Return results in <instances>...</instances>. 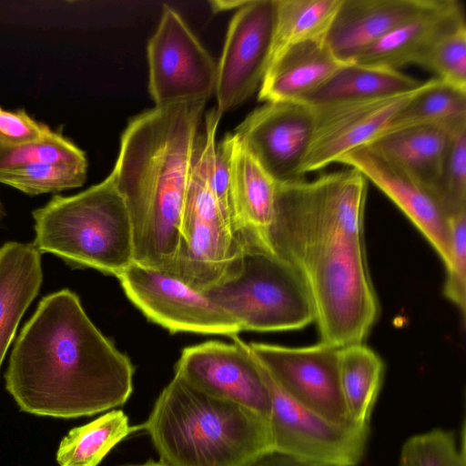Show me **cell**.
I'll use <instances>...</instances> for the list:
<instances>
[{
  "label": "cell",
  "instance_id": "1",
  "mask_svg": "<svg viewBox=\"0 0 466 466\" xmlns=\"http://www.w3.org/2000/svg\"><path fill=\"white\" fill-rule=\"evenodd\" d=\"M368 180L349 167L278 184L268 243L305 285L320 342L363 343L380 313L365 242Z\"/></svg>",
  "mask_w": 466,
  "mask_h": 466
},
{
  "label": "cell",
  "instance_id": "2",
  "mask_svg": "<svg viewBox=\"0 0 466 466\" xmlns=\"http://www.w3.org/2000/svg\"><path fill=\"white\" fill-rule=\"evenodd\" d=\"M135 369L69 289L44 297L25 324L5 373L21 411L72 419L123 406Z\"/></svg>",
  "mask_w": 466,
  "mask_h": 466
},
{
  "label": "cell",
  "instance_id": "3",
  "mask_svg": "<svg viewBox=\"0 0 466 466\" xmlns=\"http://www.w3.org/2000/svg\"><path fill=\"white\" fill-rule=\"evenodd\" d=\"M207 100L155 106L125 128L109 174L127 206L134 262L171 273Z\"/></svg>",
  "mask_w": 466,
  "mask_h": 466
},
{
  "label": "cell",
  "instance_id": "4",
  "mask_svg": "<svg viewBox=\"0 0 466 466\" xmlns=\"http://www.w3.org/2000/svg\"><path fill=\"white\" fill-rule=\"evenodd\" d=\"M138 426L167 466H251L273 452L267 420L175 375Z\"/></svg>",
  "mask_w": 466,
  "mask_h": 466
},
{
  "label": "cell",
  "instance_id": "5",
  "mask_svg": "<svg viewBox=\"0 0 466 466\" xmlns=\"http://www.w3.org/2000/svg\"><path fill=\"white\" fill-rule=\"evenodd\" d=\"M33 218L40 253L115 277L134 263L129 214L110 175L76 195L53 197Z\"/></svg>",
  "mask_w": 466,
  "mask_h": 466
},
{
  "label": "cell",
  "instance_id": "6",
  "mask_svg": "<svg viewBox=\"0 0 466 466\" xmlns=\"http://www.w3.org/2000/svg\"><path fill=\"white\" fill-rule=\"evenodd\" d=\"M221 115L213 108L197 138L184 207L180 244L173 274L190 287L206 291L241 270L245 247L209 184V169Z\"/></svg>",
  "mask_w": 466,
  "mask_h": 466
},
{
  "label": "cell",
  "instance_id": "7",
  "mask_svg": "<svg viewBox=\"0 0 466 466\" xmlns=\"http://www.w3.org/2000/svg\"><path fill=\"white\" fill-rule=\"evenodd\" d=\"M204 292L239 323L241 330L300 329L315 319L302 280L285 261L268 251H246L235 278Z\"/></svg>",
  "mask_w": 466,
  "mask_h": 466
},
{
  "label": "cell",
  "instance_id": "8",
  "mask_svg": "<svg viewBox=\"0 0 466 466\" xmlns=\"http://www.w3.org/2000/svg\"><path fill=\"white\" fill-rule=\"evenodd\" d=\"M258 365L271 398L268 427L273 452L327 466H355L360 461L369 427L320 417L288 396Z\"/></svg>",
  "mask_w": 466,
  "mask_h": 466
},
{
  "label": "cell",
  "instance_id": "9",
  "mask_svg": "<svg viewBox=\"0 0 466 466\" xmlns=\"http://www.w3.org/2000/svg\"><path fill=\"white\" fill-rule=\"evenodd\" d=\"M128 299L151 321L171 332L226 335L239 323L204 291L177 276L131 264L116 277Z\"/></svg>",
  "mask_w": 466,
  "mask_h": 466
},
{
  "label": "cell",
  "instance_id": "10",
  "mask_svg": "<svg viewBox=\"0 0 466 466\" xmlns=\"http://www.w3.org/2000/svg\"><path fill=\"white\" fill-rule=\"evenodd\" d=\"M147 52L148 90L156 106L208 101L215 93L217 64L172 7L164 5Z\"/></svg>",
  "mask_w": 466,
  "mask_h": 466
},
{
  "label": "cell",
  "instance_id": "11",
  "mask_svg": "<svg viewBox=\"0 0 466 466\" xmlns=\"http://www.w3.org/2000/svg\"><path fill=\"white\" fill-rule=\"evenodd\" d=\"M248 345L288 396L331 422L353 425L340 388L339 348L320 341L305 347L264 342Z\"/></svg>",
  "mask_w": 466,
  "mask_h": 466
},
{
  "label": "cell",
  "instance_id": "12",
  "mask_svg": "<svg viewBox=\"0 0 466 466\" xmlns=\"http://www.w3.org/2000/svg\"><path fill=\"white\" fill-rule=\"evenodd\" d=\"M206 341L182 350L174 372L194 389L243 406L268 421L270 393L248 343Z\"/></svg>",
  "mask_w": 466,
  "mask_h": 466
},
{
  "label": "cell",
  "instance_id": "13",
  "mask_svg": "<svg viewBox=\"0 0 466 466\" xmlns=\"http://www.w3.org/2000/svg\"><path fill=\"white\" fill-rule=\"evenodd\" d=\"M275 13V0H249L232 17L217 64L215 108L220 115L260 87L270 60Z\"/></svg>",
  "mask_w": 466,
  "mask_h": 466
},
{
  "label": "cell",
  "instance_id": "14",
  "mask_svg": "<svg viewBox=\"0 0 466 466\" xmlns=\"http://www.w3.org/2000/svg\"><path fill=\"white\" fill-rule=\"evenodd\" d=\"M422 85L410 92L394 96L311 106L314 127L301 173L305 176L320 170L337 163L350 151L368 145L386 130Z\"/></svg>",
  "mask_w": 466,
  "mask_h": 466
},
{
  "label": "cell",
  "instance_id": "15",
  "mask_svg": "<svg viewBox=\"0 0 466 466\" xmlns=\"http://www.w3.org/2000/svg\"><path fill=\"white\" fill-rule=\"evenodd\" d=\"M314 127L311 106L300 101L266 102L234 133L241 146L278 183L305 178L301 166Z\"/></svg>",
  "mask_w": 466,
  "mask_h": 466
},
{
  "label": "cell",
  "instance_id": "16",
  "mask_svg": "<svg viewBox=\"0 0 466 466\" xmlns=\"http://www.w3.org/2000/svg\"><path fill=\"white\" fill-rule=\"evenodd\" d=\"M337 163L360 171L410 219L432 246L446 267L451 257L449 219L420 184L367 147L341 157Z\"/></svg>",
  "mask_w": 466,
  "mask_h": 466
},
{
  "label": "cell",
  "instance_id": "17",
  "mask_svg": "<svg viewBox=\"0 0 466 466\" xmlns=\"http://www.w3.org/2000/svg\"><path fill=\"white\" fill-rule=\"evenodd\" d=\"M465 26V9L460 0H434L427 9L390 32L353 62L399 71L409 65L420 66L437 44Z\"/></svg>",
  "mask_w": 466,
  "mask_h": 466
},
{
  "label": "cell",
  "instance_id": "18",
  "mask_svg": "<svg viewBox=\"0 0 466 466\" xmlns=\"http://www.w3.org/2000/svg\"><path fill=\"white\" fill-rule=\"evenodd\" d=\"M434 0H341L325 42L344 63L353 62Z\"/></svg>",
  "mask_w": 466,
  "mask_h": 466
},
{
  "label": "cell",
  "instance_id": "19",
  "mask_svg": "<svg viewBox=\"0 0 466 466\" xmlns=\"http://www.w3.org/2000/svg\"><path fill=\"white\" fill-rule=\"evenodd\" d=\"M230 187L235 227L245 250L271 252L268 235L274 218L278 183L237 137Z\"/></svg>",
  "mask_w": 466,
  "mask_h": 466
},
{
  "label": "cell",
  "instance_id": "20",
  "mask_svg": "<svg viewBox=\"0 0 466 466\" xmlns=\"http://www.w3.org/2000/svg\"><path fill=\"white\" fill-rule=\"evenodd\" d=\"M346 64L332 54L325 40L290 46L268 66L258 99L264 103L300 101Z\"/></svg>",
  "mask_w": 466,
  "mask_h": 466
},
{
  "label": "cell",
  "instance_id": "21",
  "mask_svg": "<svg viewBox=\"0 0 466 466\" xmlns=\"http://www.w3.org/2000/svg\"><path fill=\"white\" fill-rule=\"evenodd\" d=\"M452 129L441 125L409 127L383 133L364 147L402 170L433 198Z\"/></svg>",
  "mask_w": 466,
  "mask_h": 466
},
{
  "label": "cell",
  "instance_id": "22",
  "mask_svg": "<svg viewBox=\"0 0 466 466\" xmlns=\"http://www.w3.org/2000/svg\"><path fill=\"white\" fill-rule=\"evenodd\" d=\"M42 281L41 253L33 243L9 241L0 248V370Z\"/></svg>",
  "mask_w": 466,
  "mask_h": 466
},
{
  "label": "cell",
  "instance_id": "23",
  "mask_svg": "<svg viewBox=\"0 0 466 466\" xmlns=\"http://www.w3.org/2000/svg\"><path fill=\"white\" fill-rule=\"evenodd\" d=\"M422 83L399 70L350 62L341 66L300 102L313 106L340 100L389 96L415 90Z\"/></svg>",
  "mask_w": 466,
  "mask_h": 466
},
{
  "label": "cell",
  "instance_id": "24",
  "mask_svg": "<svg viewBox=\"0 0 466 466\" xmlns=\"http://www.w3.org/2000/svg\"><path fill=\"white\" fill-rule=\"evenodd\" d=\"M384 371L381 358L364 342L339 348L340 388L353 425L369 427Z\"/></svg>",
  "mask_w": 466,
  "mask_h": 466
},
{
  "label": "cell",
  "instance_id": "25",
  "mask_svg": "<svg viewBox=\"0 0 466 466\" xmlns=\"http://www.w3.org/2000/svg\"><path fill=\"white\" fill-rule=\"evenodd\" d=\"M139 426H131L121 410H111L96 420L73 428L60 441L59 466H97L108 452Z\"/></svg>",
  "mask_w": 466,
  "mask_h": 466
},
{
  "label": "cell",
  "instance_id": "26",
  "mask_svg": "<svg viewBox=\"0 0 466 466\" xmlns=\"http://www.w3.org/2000/svg\"><path fill=\"white\" fill-rule=\"evenodd\" d=\"M341 0H275L276 13L269 64L286 49L325 40Z\"/></svg>",
  "mask_w": 466,
  "mask_h": 466
},
{
  "label": "cell",
  "instance_id": "27",
  "mask_svg": "<svg viewBox=\"0 0 466 466\" xmlns=\"http://www.w3.org/2000/svg\"><path fill=\"white\" fill-rule=\"evenodd\" d=\"M463 124H466V90L432 77L424 81L383 133L420 125H441L452 129Z\"/></svg>",
  "mask_w": 466,
  "mask_h": 466
},
{
  "label": "cell",
  "instance_id": "28",
  "mask_svg": "<svg viewBox=\"0 0 466 466\" xmlns=\"http://www.w3.org/2000/svg\"><path fill=\"white\" fill-rule=\"evenodd\" d=\"M87 164H37L0 170V183L25 194L38 195L81 187Z\"/></svg>",
  "mask_w": 466,
  "mask_h": 466
},
{
  "label": "cell",
  "instance_id": "29",
  "mask_svg": "<svg viewBox=\"0 0 466 466\" xmlns=\"http://www.w3.org/2000/svg\"><path fill=\"white\" fill-rule=\"evenodd\" d=\"M61 163L87 164V160L83 150L51 129L38 140L16 145L0 143V170Z\"/></svg>",
  "mask_w": 466,
  "mask_h": 466
},
{
  "label": "cell",
  "instance_id": "30",
  "mask_svg": "<svg viewBox=\"0 0 466 466\" xmlns=\"http://www.w3.org/2000/svg\"><path fill=\"white\" fill-rule=\"evenodd\" d=\"M433 198L448 219L466 211V124L451 131Z\"/></svg>",
  "mask_w": 466,
  "mask_h": 466
},
{
  "label": "cell",
  "instance_id": "31",
  "mask_svg": "<svg viewBox=\"0 0 466 466\" xmlns=\"http://www.w3.org/2000/svg\"><path fill=\"white\" fill-rule=\"evenodd\" d=\"M464 438L460 448L449 431L434 429L416 434L404 442L400 466H466Z\"/></svg>",
  "mask_w": 466,
  "mask_h": 466
},
{
  "label": "cell",
  "instance_id": "32",
  "mask_svg": "<svg viewBox=\"0 0 466 466\" xmlns=\"http://www.w3.org/2000/svg\"><path fill=\"white\" fill-rule=\"evenodd\" d=\"M435 78L466 90V26L442 39L420 66Z\"/></svg>",
  "mask_w": 466,
  "mask_h": 466
},
{
  "label": "cell",
  "instance_id": "33",
  "mask_svg": "<svg viewBox=\"0 0 466 466\" xmlns=\"http://www.w3.org/2000/svg\"><path fill=\"white\" fill-rule=\"evenodd\" d=\"M451 257L445 267L444 296L465 318L466 309V211L449 218Z\"/></svg>",
  "mask_w": 466,
  "mask_h": 466
},
{
  "label": "cell",
  "instance_id": "34",
  "mask_svg": "<svg viewBox=\"0 0 466 466\" xmlns=\"http://www.w3.org/2000/svg\"><path fill=\"white\" fill-rule=\"evenodd\" d=\"M235 140L234 134L228 133L216 144L210 163L209 184L218 202L236 230L230 187L231 157Z\"/></svg>",
  "mask_w": 466,
  "mask_h": 466
},
{
  "label": "cell",
  "instance_id": "35",
  "mask_svg": "<svg viewBox=\"0 0 466 466\" xmlns=\"http://www.w3.org/2000/svg\"><path fill=\"white\" fill-rule=\"evenodd\" d=\"M50 128L36 122L24 110L6 111L0 107V143L16 145L42 138Z\"/></svg>",
  "mask_w": 466,
  "mask_h": 466
},
{
  "label": "cell",
  "instance_id": "36",
  "mask_svg": "<svg viewBox=\"0 0 466 466\" xmlns=\"http://www.w3.org/2000/svg\"><path fill=\"white\" fill-rule=\"evenodd\" d=\"M251 466H327L306 462L299 461L286 455H282L276 452H270L258 461H257Z\"/></svg>",
  "mask_w": 466,
  "mask_h": 466
},
{
  "label": "cell",
  "instance_id": "37",
  "mask_svg": "<svg viewBox=\"0 0 466 466\" xmlns=\"http://www.w3.org/2000/svg\"><path fill=\"white\" fill-rule=\"evenodd\" d=\"M245 1H213L210 2L214 12H221L228 9H238Z\"/></svg>",
  "mask_w": 466,
  "mask_h": 466
},
{
  "label": "cell",
  "instance_id": "38",
  "mask_svg": "<svg viewBox=\"0 0 466 466\" xmlns=\"http://www.w3.org/2000/svg\"><path fill=\"white\" fill-rule=\"evenodd\" d=\"M127 466H167V465L159 461H155L149 460L142 464L127 465Z\"/></svg>",
  "mask_w": 466,
  "mask_h": 466
},
{
  "label": "cell",
  "instance_id": "39",
  "mask_svg": "<svg viewBox=\"0 0 466 466\" xmlns=\"http://www.w3.org/2000/svg\"><path fill=\"white\" fill-rule=\"evenodd\" d=\"M3 216H4V207H3V203H2L1 198H0V221H1L2 218H3Z\"/></svg>",
  "mask_w": 466,
  "mask_h": 466
}]
</instances>
